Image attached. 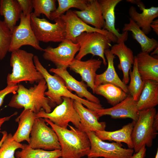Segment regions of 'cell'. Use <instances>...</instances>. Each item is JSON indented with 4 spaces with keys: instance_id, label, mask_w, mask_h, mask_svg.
Wrapping results in <instances>:
<instances>
[{
    "instance_id": "cell-1",
    "label": "cell",
    "mask_w": 158,
    "mask_h": 158,
    "mask_svg": "<svg viewBox=\"0 0 158 158\" xmlns=\"http://www.w3.org/2000/svg\"><path fill=\"white\" fill-rule=\"evenodd\" d=\"M18 86L16 93L13 94L8 104L9 107L29 109L37 114L42 110L46 113H50L52 108L56 106L44 95L47 86L44 78L28 89L21 84Z\"/></svg>"
},
{
    "instance_id": "cell-2",
    "label": "cell",
    "mask_w": 158,
    "mask_h": 158,
    "mask_svg": "<svg viewBox=\"0 0 158 158\" xmlns=\"http://www.w3.org/2000/svg\"><path fill=\"white\" fill-rule=\"evenodd\" d=\"M44 119L57 135L62 158H81L87 156L90 143L86 133L69 125L70 130L61 128L48 119Z\"/></svg>"
},
{
    "instance_id": "cell-3",
    "label": "cell",
    "mask_w": 158,
    "mask_h": 158,
    "mask_svg": "<svg viewBox=\"0 0 158 158\" xmlns=\"http://www.w3.org/2000/svg\"><path fill=\"white\" fill-rule=\"evenodd\" d=\"M34 54L25 50L19 49L11 52L10 65L12 72L7 78L8 85H14L23 81L31 84L38 83L44 79L35 65Z\"/></svg>"
},
{
    "instance_id": "cell-4",
    "label": "cell",
    "mask_w": 158,
    "mask_h": 158,
    "mask_svg": "<svg viewBox=\"0 0 158 158\" xmlns=\"http://www.w3.org/2000/svg\"><path fill=\"white\" fill-rule=\"evenodd\" d=\"M33 61L37 70L41 73L46 82L48 90L44 93L45 96L56 104H60L63 101L62 97H66L81 102L87 108L92 110L104 108L101 104L92 102L72 93L68 89L64 81L60 77L55 74L52 75L48 72L42 64L37 55L34 56Z\"/></svg>"
},
{
    "instance_id": "cell-5",
    "label": "cell",
    "mask_w": 158,
    "mask_h": 158,
    "mask_svg": "<svg viewBox=\"0 0 158 158\" xmlns=\"http://www.w3.org/2000/svg\"><path fill=\"white\" fill-rule=\"evenodd\" d=\"M155 108L139 111L138 118L135 122L131 137L135 153L143 146L151 147L158 130L153 125L154 117L157 113Z\"/></svg>"
},
{
    "instance_id": "cell-6",
    "label": "cell",
    "mask_w": 158,
    "mask_h": 158,
    "mask_svg": "<svg viewBox=\"0 0 158 158\" xmlns=\"http://www.w3.org/2000/svg\"><path fill=\"white\" fill-rule=\"evenodd\" d=\"M32 13L30 16V24L39 42H61L66 39L65 25L61 17L54 19L55 23H52L44 18L35 16Z\"/></svg>"
},
{
    "instance_id": "cell-7",
    "label": "cell",
    "mask_w": 158,
    "mask_h": 158,
    "mask_svg": "<svg viewBox=\"0 0 158 158\" xmlns=\"http://www.w3.org/2000/svg\"><path fill=\"white\" fill-rule=\"evenodd\" d=\"M111 42L108 36L99 32H83L76 39V43L79 44L80 47L75 58L81 60L87 54H91L101 58L103 64L106 66L107 63L104 52L111 47Z\"/></svg>"
},
{
    "instance_id": "cell-8",
    "label": "cell",
    "mask_w": 158,
    "mask_h": 158,
    "mask_svg": "<svg viewBox=\"0 0 158 158\" xmlns=\"http://www.w3.org/2000/svg\"><path fill=\"white\" fill-rule=\"evenodd\" d=\"M86 133L90 143L88 158H131L134 154L133 149L124 148L121 143L106 142L99 138L94 132Z\"/></svg>"
},
{
    "instance_id": "cell-9",
    "label": "cell",
    "mask_w": 158,
    "mask_h": 158,
    "mask_svg": "<svg viewBox=\"0 0 158 158\" xmlns=\"http://www.w3.org/2000/svg\"><path fill=\"white\" fill-rule=\"evenodd\" d=\"M45 123L44 118H36L30 133L29 146L47 151L61 150L57 134Z\"/></svg>"
},
{
    "instance_id": "cell-10",
    "label": "cell",
    "mask_w": 158,
    "mask_h": 158,
    "mask_svg": "<svg viewBox=\"0 0 158 158\" xmlns=\"http://www.w3.org/2000/svg\"><path fill=\"white\" fill-rule=\"evenodd\" d=\"M62 102L49 113H46L43 110L36 114L37 118L48 119L56 126L67 128L69 122H71L75 127L79 129L80 119L74 108V100L71 98L63 97Z\"/></svg>"
},
{
    "instance_id": "cell-11",
    "label": "cell",
    "mask_w": 158,
    "mask_h": 158,
    "mask_svg": "<svg viewBox=\"0 0 158 158\" xmlns=\"http://www.w3.org/2000/svg\"><path fill=\"white\" fill-rule=\"evenodd\" d=\"M30 16L25 15L22 12L21 13L20 23L15 26L12 32L9 52H11L27 45L30 46L37 50L44 51L32 28Z\"/></svg>"
},
{
    "instance_id": "cell-12",
    "label": "cell",
    "mask_w": 158,
    "mask_h": 158,
    "mask_svg": "<svg viewBox=\"0 0 158 158\" xmlns=\"http://www.w3.org/2000/svg\"><path fill=\"white\" fill-rule=\"evenodd\" d=\"M63 21L66 29V39L76 43L77 37L84 32H98L108 36L112 42L117 43V40L111 33L104 29L102 30L92 27L80 18L71 10H69L60 17Z\"/></svg>"
},
{
    "instance_id": "cell-13",
    "label": "cell",
    "mask_w": 158,
    "mask_h": 158,
    "mask_svg": "<svg viewBox=\"0 0 158 158\" xmlns=\"http://www.w3.org/2000/svg\"><path fill=\"white\" fill-rule=\"evenodd\" d=\"M79 44L65 39L55 48L48 46L44 49L43 57L52 62L56 68L68 67L79 51Z\"/></svg>"
},
{
    "instance_id": "cell-14",
    "label": "cell",
    "mask_w": 158,
    "mask_h": 158,
    "mask_svg": "<svg viewBox=\"0 0 158 158\" xmlns=\"http://www.w3.org/2000/svg\"><path fill=\"white\" fill-rule=\"evenodd\" d=\"M95 111L99 117L109 115L114 119L130 118L136 122L139 111L137 102L129 94L122 101L112 107L106 109H96Z\"/></svg>"
},
{
    "instance_id": "cell-15",
    "label": "cell",
    "mask_w": 158,
    "mask_h": 158,
    "mask_svg": "<svg viewBox=\"0 0 158 158\" xmlns=\"http://www.w3.org/2000/svg\"><path fill=\"white\" fill-rule=\"evenodd\" d=\"M67 68H53L49 71L60 77L64 81L68 89L70 91H75L79 97L83 98L85 97L90 102L100 104V100L87 90V86L83 81H79L76 80L69 73L67 70Z\"/></svg>"
},
{
    "instance_id": "cell-16",
    "label": "cell",
    "mask_w": 158,
    "mask_h": 158,
    "mask_svg": "<svg viewBox=\"0 0 158 158\" xmlns=\"http://www.w3.org/2000/svg\"><path fill=\"white\" fill-rule=\"evenodd\" d=\"M102 61L95 59L85 61L74 59L69 65L70 70L79 74L83 81L85 82L95 93V81L97 71L100 67Z\"/></svg>"
},
{
    "instance_id": "cell-17",
    "label": "cell",
    "mask_w": 158,
    "mask_h": 158,
    "mask_svg": "<svg viewBox=\"0 0 158 158\" xmlns=\"http://www.w3.org/2000/svg\"><path fill=\"white\" fill-rule=\"evenodd\" d=\"M73 105L80 118V130L86 132L105 130V122H99V117L95 111L85 108L81 102L74 100Z\"/></svg>"
},
{
    "instance_id": "cell-18",
    "label": "cell",
    "mask_w": 158,
    "mask_h": 158,
    "mask_svg": "<svg viewBox=\"0 0 158 158\" xmlns=\"http://www.w3.org/2000/svg\"><path fill=\"white\" fill-rule=\"evenodd\" d=\"M103 18L105 22L103 29L112 34L116 38V43L125 42L128 39V32H127L120 33L115 28V10L116 6L121 0H99Z\"/></svg>"
},
{
    "instance_id": "cell-19",
    "label": "cell",
    "mask_w": 158,
    "mask_h": 158,
    "mask_svg": "<svg viewBox=\"0 0 158 158\" xmlns=\"http://www.w3.org/2000/svg\"><path fill=\"white\" fill-rule=\"evenodd\" d=\"M104 54L107 61L108 67L104 72L96 75L95 81V88L101 84H111L118 86L129 94L127 86L121 80L115 70L114 62L115 55L111 53L109 49L105 50Z\"/></svg>"
},
{
    "instance_id": "cell-20",
    "label": "cell",
    "mask_w": 158,
    "mask_h": 158,
    "mask_svg": "<svg viewBox=\"0 0 158 158\" xmlns=\"http://www.w3.org/2000/svg\"><path fill=\"white\" fill-rule=\"evenodd\" d=\"M110 51L114 55L117 56L120 63L118 66L119 70L123 74L122 81L126 85L130 81L129 73L134 62L135 56L132 50L128 47L124 42H122L111 46Z\"/></svg>"
},
{
    "instance_id": "cell-21",
    "label": "cell",
    "mask_w": 158,
    "mask_h": 158,
    "mask_svg": "<svg viewBox=\"0 0 158 158\" xmlns=\"http://www.w3.org/2000/svg\"><path fill=\"white\" fill-rule=\"evenodd\" d=\"M75 14L87 24L100 30L103 29L105 22L98 0H89L87 7L82 11H73Z\"/></svg>"
},
{
    "instance_id": "cell-22",
    "label": "cell",
    "mask_w": 158,
    "mask_h": 158,
    "mask_svg": "<svg viewBox=\"0 0 158 158\" xmlns=\"http://www.w3.org/2000/svg\"><path fill=\"white\" fill-rule=\"evenodd\" d=\"M138 72L142 80L158 82V59L141 51L136 56Z\"/></svg>"
},
{
    "instance_id": "cell-23",
    "label": "cell",
    "mask_w": 158,
    "mask_h": 158,
    "mask_svg": "<svg viewBox=\"0 0 158 158\" xmlns=\"http://www.w3.org/2000/svg\"><path fill=\"white\" fill-rule=\"evenodd\" d=\"M36 118L35 113L30 109H24L15 120L18 122V126L13 135V139L19 143L26 141L29 144L30 133Z\"/></svg>"
},
{
    "instance_id": "cell-24",
    "label": "cell",
    "mask_w": 158,
    "mask_h": 158,
    "mask_svg": "<svg viewBox=\"0 0 158 158\" xmlns=\"http://www.w3.org/2000/svg\"><path fill=\"white\" fill-rule=\"evenodd\" d=\"M135 123L133 121L116 130L97 131L95 132V133L99 138L103 141L107 140L121 143L123 142L127 145L128 148L133 149L131 135Z\"/></svg>"
},
{
    "instance_id": "cell-25",
    "label": "cell",
    "mask_w": 158,
    "mask_h": 158,
    "mask_svg": "<svg viewBox=\"0 0 158 158\" xmlns=\"http://www.w3.org/2000/svg\"><path fill=\"white\" fill-rule=\"evenodd\" d=\"M158 104V82L145 80L143 89L137 101L139 111L153 108Z\"/></svg>"
},
{
    "instance_id": "cell-26",
    "label": "cell",
    "mask_w": 158,
    "mask_h": 158,
    "mask_svg": "<svg viewBox=\"0 0 158 158\" xmlns=\"http://www.w3.org/2000/svg\"><path fill=\"white\" fill-rule=\"evenodd\" d=\"M141 13H138L136 8L131 6L128 11L130 18L139 26L146 35L151 31L150 24L158 16V7L152 6L143 9Z\"/></svg>"
},
{
    "instance_id": "cell-27",
    "label": "cell",
    "mask_w": 158,
    "mask_h": 158,
    "mask_svg": "<svg viewBox=\"0 0 158 158\" xmlns=\"http://www.w3.org/2000/svg\"><path fill=\"white\" fill-rule=\"evenodd\" d=\"M122 31L123 32H131L133 38L139 44L142 52L149 54L158 47V41L153 38L148 37L130 18L129 23L124 24Z\"/></svg>"
},
{
    "instance_id": "cell-28",
    "label": "cell",
    "mask_w": 158,
    "mask_h": 158,
    "mask_svg": "<svg viewBox=\"0 0 158 158\" xmlns=\"http://www.w3.org/2000/svg\"><path fill=\"white\" fill-rule=\"evenodd\" d=\"M22 13L17 0H0V15L4 17L3 21L12 33Z\"/></svg>"
},
{
    "instance_id": "cell-29",
    "label": "cell",
    "mask_w": 158,
    "mask_h": 158,
    "mask_svg": "<svg viewBox=\"0 0 158 158\" xmlns=\"http://www.w3.org/2000/svg\"><path fill=\"white\" fill-rule=\"evenodd\" d=\"M95 93L104 97L112 106L122 101L128 95L118 86L110 83L98 85L95 88Z\"/></svg>"
},
{
    "instance_id": "cell-30",
    "label": "cell",
    "mask_w": 158,
    "mask_h": 158,
    "mask_svg": "<svg viewBox=\"0 0 158 158\" xmlns=\"http://www.w3.org/2000/svg\"><path fill=\"white\" fill-rule=\"evenodd\" d=\"M15 156L18 158H58L61 157V150L47 151L40 149H34L28 145L24 144L20 151H16Z\"/></svg>"
},
{
    "instance_id": "cell-31",
    "label": "cell",
    "mask_w": 158,
    "mask_h": 158,
    "mask_svg": "<svg viewBox=\"0 0 158 158\" xmlns=\"http://www.w3.org/2000/svg\"><path fill=\"white\" fill-rule=\"evenodd\" d=\"M133 65L132 71L130 70L129 73L130 82L127 89L129 94L137 102L143 89L145 81L142 80L138 72L135 56Z\"/></svg>"
},
{
    "instance_id": "cell-32",
    "label": "cell",
    "mask_w": 158,
    "mask_h": 158,
    "mask_svg": "<svg viewBox=\"0 0 158 158\" xmlns=\"http://www.w3.org/2000/svg\"><path fill=\"white\" fill-rule=\"evenodd\" d=\"M58 6L56 10L51 13V20H54L60 17L70 9L75 8L82 11L87 6L89 0H57Z\"/></svg>"
},
{
    "instance_id": "cell-33",
    "label": "cell",
    "mask_w": 158,
    "mask_h": 158,
    "mask_svg": "<svg viewBox=\"0 0 158 158\" xmlns=\"http://www.w3.org/2000/svg\"><path fill=\"white\" fill-rule=\"evenodd\" d=\"M55 0H32L34 12L32 13L35 16L39 17L41 14H44L51 20V13L56 9Z\"/></svg>"
},
{
    "instance_id": "cell-34",
    "label": "cell",
    "mask_w": 158,
    "mask_h": 158,
    "mask_svg": "<svg viewBox=\"0 0 158 158\" xmlns=\"http://www.w3.org/2000/svg\"><path fill=\"white\" fill-rule=\"evenodd\" d=\"M12 135H7L0 147V158H18L14 155L16 150L24 147V144L17 142L12 138Z\"/></svg>"
},
{
    "instance_id": "cell-35",
    "label": "cell",
    "mask_w": 158,
    "mask_h": 158,
    "mask_svg": "<svg viewBox=\"0 0 158 158\" xmlns=\"http://www.w3.org/2000/svg\"><path fill=\"white\" fill-rule=\"evenodd\" d=\"M12 32L4 21L0 20V60H3L9 51Z\"/></svg>"
},
{
    "instance_id": "cell-36",
    "label": "cell",
    "mask_w": 158,
    "mask_h": 158,
    "mask_svg": "<svg viewBox=\"0 0 158 158\" xmlns=\"http://www.w3.org/2000/svg\"><path fill=\"white\" fill-rule=\"evenodd\" d=\"M17 1L23 14L25 16L30 15L33 8L32 0H17Z\"/></svg>"
},
{
    "instance_id": "cell-37",
    "label": "cell",
    "mask_w": 158,
    "mask_h": 158,
    "mask_svg": "<svg viewBox=\"0 0 158 158\" xmlns=\"http://www.w3.org/2000/svg\"><path fill=\"white\" fill-rule=\"evenodd\" d=\"M18 88V85H8L4 89L0 90V107L4 102V99L8 95L16 93Z\"/></svg>"
},
{
    "instance_id": "cell-38",
    "label": "cell",
    "mask_w": 158,
    "mask_h": 158,
    "mask_svg": "<svg viewBox=\"0 0 158 158\" xmlns=\"http://www.w3.org/2000/svg\"><path fill=\"white\" fill-rule=\"evenodd\" d=\"M146 151L145 146H144L138 152L133 154L131 158H145Z\"/></svg>"
},
{
    "instance_id": "cell-39",
    "label": "cell",
    "mask_w": 158,
    "mask_h": 158,
    "mask_svg": "<svg viewBox=\"0 0 158 158\" xmlns=\"http://www.w3.org/2000/svg\"><path fill=\"white\" fill-rule=\"evenodd\" d=\"M126 1L133 4H136L141 11L146 8L143 3L139 0H126Z\"/></svg>"
},
{
    "instance_id": "cell-40",
    "label": "cell",
    "mask_w": 158,
    "mask_h": 158,
    "mask_svg": "<svg viewBox=\"0 0 158 158\" xmlns=\"http://www.w3.org/2000/svg\"><path fill=\"white\" fill-rule=\"evenodd\" d=\"M17 114V112H16L10 116L0 118V132H1V127L3 124L5 122L9 120L11 118L16 115Z\"/></svg>"
},
{
    "instance_id": "cell-41",
    "label": "cell",
    "mask_w": 158,
    "mask_h": 158,
    "mask_svg": "<svg viewBox=\"0 0 158 158\" xmlns=\"http://www.w3.org/2000/svg\"><path fill=\"white\" fill-rule=\"evenodd\" d=\"M150 27L158 35V20H154L150 24Z\"/></svg>"
},
{
    "instance_id": "cell-42",
    "label": "cell",
    "mask_w": 158,
    "mask_h": 158,
    "mask_svg": "<svg viewBox=\"0 0 158 158\" xmlns=\"http://www.w3.org/2000/svg\"><path fill=\"white\" fill-rule=\"evenodd\" d=\"M153 125L154 127L158 130V113L157 112L154 117Z\"/></svg>"
},
{
    "instance_id": "cell-43",
    "label": "cell",
    "mask_w": 158,
    "mask_h": 158,
    "mask_svg": "<svg viewBox=\"0 0 158 158\" xmlns=\"http://www.w3.org/2000/svg\"><path fill=\"white\" fill-rule=\"evenodd\" d=\"M2 134V137L0 140V147L1 145L4 140L8 135L7 132L6 131L1 132Z\"/></svg>"
},
{
    "instance_id": "cell-44",
    "label": "cell",
    "mask_w": 158,
    "mask_h": 158,
    "mask_svg": "<svg viewBox=\"0 0 158 158\" xmlns=\"http://www.w3.org/2000/svg\"><path fill=\"white\" fill-rule=\"evenodd\" d=\"M158 47L152 51V53L150 55L151 56L154 55V54H158Z\"/></svg>"
},
{
    "instance_id": "cell-45",
    "label": "cell",
    "mask_w": 158,
    "mask_h": 158,
    "mask_svg": "<svg viewBox=\"0 0 158 158\" xmlns=\"http://www.w3.org/2000/svg\"><path fill=\"white\" fill-rule=\"evenodd\" d=\"M154 158H158V150L157 149V152Z\"/></svg>"
},
{
    "instance_id": "cell-46",
    "label": "cell",
    "mask_w": 158,
    "mask_h": 158,
    "mask_svg": "<svg viewBox=\"0 0 158 158\" xmlns=\"http://www.w3.org/2000/svg\"><path fill=\"white\" fill-rule=\"evenodd\" d=\"M58 158H62L61 157H59Z\"/></svg>"
}]
</instances>
